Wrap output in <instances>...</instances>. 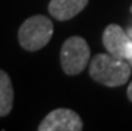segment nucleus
<instances>
[{"label":"nucleus","mask_w":132,"mask_h":131,"mask_svg":"<svg viewBox=\"0 0 132 131\" xmlns=\"http://www.w3.org/2000/svg\"><path fill=\"white\" fill-rule=\"evenodd\" d=\"M129 63L111 53H97L89 61V75L95 82L107 87H119L126 84L131 75Z\"/></svg>","instance_id":"1"},{"label":"nucleus","mask_w":132,"mask_h":131,"mask_svg":"<svg viewBox=\"0 0 132 131\" xmlns=\"http://www.w3.org/2000/svg\"><path fill=\"white\" fill-rule=\"evenodd\" d=\"M53 34L51 19L43 15L28 18L19 28V43L27 51H39L47 45Z\"/></svg>","instance_id":"2"},{"label":"nucleus","mask_w":132,"mask_h":131,"mask_svg":"<svg viewBox=\"0 0 132 131\" xmlns=\"http://www.w3.org/2000/svg\"><path fill=\"white\" fill-rule=\"evenodd\" d=\"M91 51L80 36H71L63 43L60 51L61 68L67 75H79L89 63Z\"/></svg>","instance_id":"3"},{"label":"nucleus","mask_w":132,"mask_h":131,"mask_svg":"<svg viewBox=\"0 0 132 131\" xmlns=\"http://www.w3.org/2000/svg\"><path fill=\"white\" fill-rule=\"evenodd\" d=\"M39 131H80L83 122L75 111L69 109H56L51 111L37 127Z\"/></svg>","instance_id":"4"},{"label":"nucleus","mask_w":132,"mask_h":131,"mask_svg":"<svg viewBox=\"0 0 132 131\" xmlns=\"http://www.w3.org/2000/svg\"><path fill=\"white\" fill-rule=\"evenodd\" d=\"M132 39L118 24H110L103 32V44L108 53L118 58H127Z\"/></svg>","instance_id":"5"},{"label":"nucleus","mask_w":132,"mask_h":131,"mask_svg":"<svg viewBox=\"0 0 132 131\" xmlns=\"http://www.w3.org/2000/svg\"><path fill=\"white\" fill-rule=\"evenodd\" d=\"M88 4V0H51L48 11L55 19L64 21L75 18Z\"/></svg>","instance_id":"6"},{"label":"nucleus","mask_w":132,"mask_h":131,"mask_svg":"<svg viewBox=\"0 0 132 131\" xmlns=\"http://www.w3.org/2000/svg\"><path fill=\"white\" fill-rule=\"evenodd\" d=\"M13 106V88L8 74L0 70V117H7Z\"/></svg>","instance_id":"7"},{"label":"nucleus","mask_w":132,"mask_h":131,"mask_svg":"<svg viewBox=\"0 0 132 131\" xmlns=\"http://www.w3.org/2000/svg\"><path fill=\"white\" fill-rule=\"evenodd\" d=\"M126 60L129 63V66L132 67V43H131V47H129V50H128V53H127V58H126Z\"/></svg>","instance_id":"8"},{"label":"nucleus","mask_w":132,"mask_h":131,"mask_svg":"<svg viewBox=\"0 0 132 131\" xmlns=\"http://www.w3.org/2000/svg\"><path fill=\"white\" fill-rule=\"evenodd\" d=\"M127 95H128V99L132 102V82L129 83V86H128V90H127Z\"/></svg>","instance_id":"9"},{"label":"nucleus","mask_w":132,"mask_h":131,"mask_svg":"<svg viewBox=\"0 0 132 131\" xmlns=\"http://www.w3.org/2000/svg\"><path fill=\"white\" fill-rule=\"evenodd\" d=\"M128 36H129V37H131V39H132V28H131V29L128 31Z\"/></svg>","instance_id":"10"},{"label":"nucleus","mask_w":132,"mask_h":131,"mask_svg":"<svg viewBox=\"0 0 132 131\" xmlns=\"http://www.w3.org/2000/svg\"><path fill=\"white\" fill-rule=\"evenodd\" d=\"M131 12H132V7H131Z\"/></svg>","instance_id":"11"}]
</instances>
